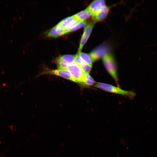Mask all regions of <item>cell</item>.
I'll list each match as a JSON object with an SVG mask.
<instances>
[{"label":"cell","mask_w":157,"mask_h":157,"mask_svg":"<svg viewBox=\"0 0 157 157\" xmlns=\"http://www.w3.org/2000/svg\"><path fill=\"white\" fill-rule=\"evenodd\" d=\"M102 58L103 63L107 71L114 79L117 85L119 86L116 64L113 56L111 54L107 53Z\"/></svg>","instance_id":"obj_1"},{"label":"cell","mask_w":157,"mask_h":157,"mask_svg":"<svg viewBox=\"0 0 157 157\" xmlns=\"http://www.w3.org/2000/svg\"><path fill=\"white\" fill-rule=\"evenodd\" d=\"M94 86L104 91L124 95L131 98L134 97L135 95V93L133 91L124 90L119 87L103 83H97Z\"/></svg>","instance_id":"obj_2"},{"label":"cell","mask_w":157,"mask_h":157,"mask_svg":"<svg viewBox=\"0 0 157 157\" xmlns=\"http://www.w3.org/2000/svg\"><path fill=\"white\" fill-rule=\"evenodd\" d=\"M67 69L75 80L76 83L84 85V73L79 65L74 61L68 65Z\"/></svg>","instance_id":"obj_3"},{"label":"cell","mask_w":157,"mask_h":157,"mask_svg":"<svg viewBox=\"0 0 157 157\" xmlns=\"http://www.w3.org/2000/svg\"><path fill=\"white\" fill-rule=\"evenodd\" d=\"M42 74L55 75L76 83L75 80L67 69H58L51 70L46 69L42 73Z\"/></svg>","instance_id":"obj_4"},{"label":"cell","mask_w":157,"mask_h":157,"mask_svg":"<svg viewBox=\"0 0 157 157\" xmlns=\"http://www.w3.org/2000/svg\"><path fill=\"white\" fill-rule=\"evenodd\" d=\"M95 22L93 21L91 22L85 26L81 40L78 51H81L83 46L87 41L95 24Z\"/></svg>","instance_id":"obj_5"},{"label":"cell","mask_w":157,"mask_h":157,"mask_svg":"<svg viewBox=\"0 0 157 157\" xmlns=\"http://www.w3.org/2000/svg\"><path fill=\"white\" fill-rule=\"evenodd\" d=\"M105 1L103 0H97L93 1L87 8L91 13L92 16L106 6Z\"/></svg>","instance_id":"obj_6"},{"label":"cell","mask_w":157,"mask_h":157,"mask_svg":"<svg viewBox=\"0 0 157 157\" xmlns=\"http://www.w3.org/2000/svg\"><path fill=\"white\" fill-rule=\"evenodd\" d=\"M107 52V49L104 46L97 47L90 54L93 62L102 58Z\"/></svg>","instance_id":"obj_7"},{"label":"cell","mask_w":157,"mask_h":157,"mask_svg":"<svg viewBox=\"0 0 157 157\" xmlns=\"http://www.w3.org/2000/svg\"><path fill=\"white\" fill-rule=\"evenodd\" d=\"M109 10V8L105 6L95 14L92 16L93 21H101L104 19L108 15Z\"/></svg>","instance_id":"obj_8"},{"label":"cell","mask_w":157,"mask_h":157,"mask_svg":"<svg viewBox=\"0 0 157 157\" xmlns=\"http://www.w3.org/2000/svg\"><path fill=\"white\" fill-rule=\"evenodd\" d=\"M65 33V32L62 28L56 25L51 29L46 35L47 37L56 38Z\"/></svg>","instance_id":"obj_9"},{"label":"cell","mask_w":157,"mask_h":157,"mask_svg":"<svg viewBox=\"0 0 157 157\" xmlns=\"http://www.w3.org/2000/svg\"><path fill=\"white\" fill-rule=\"evenodd\" d=\"M75 18L78 20L82 21L89 18L92 14L86 8L85 10L78 13L74 15Z\"/></svg>","instance_id":"obj_10"},{"label":"cell","mask_w":157,"mask_h":157,"mask_svg":"<svg viewBox=\"0 0 157 157\" xmlns=\"http://www.w3.org/2000/svg\"><path fill=\"white\" fill-rule=\"evenodd\" d=\"M77 54L82 60L86 64L92 65L93 61L90 54L78 51Z\"/></svg>","instance_id":"obj_11"},{"label":"cell","mask_w":157,"mask_h":157,"mask_svg":"<svg viewBox=\"0 0 157 157\" xmlns=\"http://www.w3.org/2000/svg\"><path fill=\"white\" fill-rule=\"evenodd\" d=\"M56 64L58 69H67L69 64L61 56L58 57L56 60Z\"/></svg>","instance_id":"obj_12"},{"label":"cell","mask_w":157,"mask_h":157,"mask_svg":"<svg viewBox=\"0 0 157 157\" xmlns=\"http://www.w3.org/2000/svg\"><path fill=\"white\" fill-rule=\"evenodd\" d=\"M75 19L74 15L69 17L61 21L57 25L62 29Z\"/></svg>","instance_id":"obj_13"},{"label":"cell","mask_w":157,"mask_h":157,"mask_svg":"<svg viewBox=\"0 0 157 157\" xmlns=\"http://www.w3.org/2000/svg\"><path fill=\"white\" fill-rule=\"evenodd\" d=\"M81 21L76 19L74 20L62 29L66 33H69V31L71 28L79 23Z\"/></svg>","instance_id":"obj_14"},{"label":"cell","mask_w":157,"mask_h":157,"mask_svg":"<svg viewBox=\"0 0 157 157\" xmlns=\"http://www.w3.org/2000/svg\"><path fill=\"white\" fill-rule=\"evenodd\" d=\"M85 78L84 85L90 86L93 85L95 83V81L89 74V73H84Z\"/></svg>","instance_id":"obj_15"},{"label":"cell","mask_w":157,"mask_h":157,"mask_svg":"<svg viewBox=\"0 0 157 157\" xmlns=\"http://www.w3.org/2000/svg\"><path fill=\"white\" fill-rule=\"evenodd\" d=\"M84 73H89L92 67V65L84 63L80 66Z\"/></svg>","instance_id":"obj_16"},{"label":"cell","mask_w":157,"mask_h":157,"mask_svg":"<svg viewBox=\"0 0 157 157\" xmlns=\"http://www.w3.org/2000/svg\"><path fill=\"white\" fill-rule=\"evenodd\" d=\"M75 55H64L61 56V57L66 61L69 64L73 62Z\"/></svg>","instance_id":"obj_17"},{"label":"cell","mask_w":157,"mask_h":157,"mask_svg":"<svg viewBox=\"0 0 157 157\" xmlns=\"http://www.w3.org/2000/svg\"><path fill=\"white\" fill-rule=\"evenodd\" d=\"M87 22L85 20L81 21L74 27L70 29L69 31V32L76 31L82 28L85 26Z\"/></svg>","instance_id":"obj_18"},{"label":"cell","mask_w":157,"mask_h":157,"mask_svg":"<svg viewBox=\"0 0 157 157\" xmlns=\"http://www.w3.org/2000/svg\"><path fill=\"white\" fill-rule=\"evenodd\" d=\"M74 62L78 64L80 66L85 63L77 54L75 55Z\"/></svg>","instance_id":"obj_19"}]
</instances>
